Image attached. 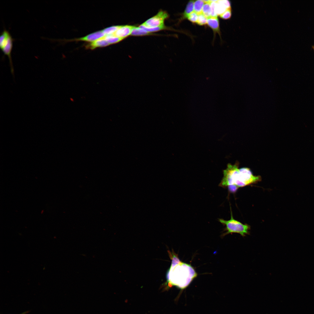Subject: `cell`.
Segmentation results:
<instances>
[{
  "instance_id": "cell-4",
  "label": "cell",
  "mask_w": 314,
  "mask_h": 314,
  "mask_svg": "<svg viewBox=\"0 0 314 314\" xmlns=\"http://www.w3.org/2000/svg\"><path fill=\"white\" fill-rule=\"evenodd\" d=\"M14 40L13 38L9 32L4 29L1 32L0 36V47L1 50L9 58L11 72L14 76V70L12 63L11 52Z\"/></svg>"
},
{
  "instance_id": "cell-23",
  "label": "cell",
  "mask_w": 314,
  "mask_h": 314,
  "mask_svg": "<svg viewBox=\"0 0 314 314\" xmlns=\"http://www.w3.org/2000/svg\"><path fill=\"white\" fill-rule=\"evenodd\" d=\"M28 313V312H27H27H24V313H22V314H25V313Z\"/></svg>"
},
{
  "instance_id": "cell-7",
  "label": "cell",
  "mask_w": 314,
  "mask_h": 314,
  "mask_svg": "<svg viewBox=\"0 0 314 314\" xmlns=\"http://www.w3.org/2000/svg\"><path fill=\"white\" fill-rule=\"evenodd\" d=\"M135 26L130 25L121 26L114 35L124 39L131 35Z\"/></svg>"
},
{
  "instance_id": "cell-11",
  "label": "cell",
  "mask_w": 314,
  "mask_h": 314,
  "mask_svg": "<svg viewBox=\"0 0 314 314\" xmlns=\"http://www.w3.org/2000/svg\"><path fill=\"white\" fill-rule=\"evenodd\" d=\"M194 1H190L187 4L184 12L182 14L181 20H183L187 18L188 15L193 12L194 10Z\"/></svg>"
},
{
  "instance_id": "cell-14",
  "label": "cell",
  "mask_w": 314,
  "mask_h": 314,
  "mask_svg": "<svg viewBox=\"0 0 314 314\" xmlns=\"http://www.w3.org/2000/svg\"><path fill=\"white\" fill-rule=\"evenodd\" d=\"M205 2L204 0H197L194 3V10L198 15L202 13V9Z\"/></svg>"
},
{
  "instance_id": "cell-12",
  "label": "cell",
  "mask_w": 314,
  "mask_h": 314,
  "mask_svg": "<svg viewBox=\"0 0 314 314\" xmlns=\"http://www.w3.org/2000/svg\"><path fill=\"white\" fill-rule=\"evenodd\" d=\"M104 38L109 45L117 43L123 40L114 34L105 35Z\"/></svg>"
},
{
  "instance_id": "cell-22",
  "label": "cell",
  "mask_w": 314,
  "mask_h": 314,
  "mask_svg": "<svg viewBox=\"0 0 314 314\" xmlns=\"http://www.w3.org/2000/svg\"><path fill=\"white\" fill-rule=\"evenodd\" d=\"M229 191L231 193H234L239 188L235 185H230L227 187Z\"/></svg>"
},
{
  "instance_id": "cell-17",
  "label": "cell",
  "mask_w": 314,
  "mask_h": 314,
  "mask_svg": "<svg viewBox=\"0 0 314 314\" xmlns=\"http://www.w3.org/2000/svg\"><path fill=\"white\" fill-rule=\"evenodd\" d=\"M139 27L150 33L165 29H167V28L164 24L159 26L153 28L146 27L142 24Z\"/></svg>"
},
{
  "instance_id": "cell-9",
  "label": "cell",
  "mask_w": 314,
  "mask_h": 314,
  "mask_svg": "<svg viewBox=\"0 0 314 314\" xmlns=\"http://www.w3.org/2000/svg\"><path fill=\"white\" fill-rule=\"evenodd\" d=\"M207 24L212 29L215 35L217 33L220 36L219 21L217 17H210L207 18Z\"/></svg>"
},
{
  "instance_id": "cell-24",
  "label": "cell",
  "mask_w": 314,
  "mask_h": 314,
  "mask_svg": "<svg viewBox=\"0 0 314 314\" xmlns=\"http://www.w3.org/2000/svg\"><path fill=\"white\" fill-rule=\"evenodd\" d=\"M312 47L313 49L314 50V45L312 46Z\"/></svg>"
},
{
  "instance_id": "cell-1",
  "label": "cell",
  "mask_w": 314,
  "mask_h": 314,
  "mask_svg": "<svg viewBox=\"0 0 314 314\" xmlns=\"http://www.w3.org/2000/svg\"><path fill=\"white\" fill-rule=\"evenodd\" d=\"M172 264L167 274V288L175 286L181 289L186 288L197 274L190 264L182 262L175 254L170 252Z\"/></svg>"
},
{
  "instance_id": "cell-10",
  "label": "cell",
  "mask_w": 314,
  "mask_h": 314,
  "mask_svg": "<svg viewBox=\"0 0 314 314\" xmlns=\"http://www.w3.org/2000/svg\"><path fill=\"white\" fill-rule=\"evenodd\" d=\"M109 45L103 38L87 44L85 47L87 49H93L97 47H105Z\"/></svg>"
},
{
  "instance_id": "cell-8",
  "label": "cell",
  "mask_w": 314,
  "mask_h": 314,
  "mask_svg": "<svg viewBox=\"0 0 314 314\" xmlns=\"http://www.w3.org/2000/svg\"><path fill=\"white\" fill-rule=\"evenodd\" d=\"M230 8L231 3L228 0H217L216 2L215 11L217 15H220Z\"/></svg>"
},
{
  "instance_id": "cell-13",
  "label": "cell",
  "mask_w": 314,
  "mask_h": 314,
  "mask_svg": "<svg viewBox=\"0 0 314 314\" xmlns=\"http://www.w3.org/2000/svg\"><path fill=\"white\" fill-rule=\"evenodd\" d=\"M150 34L144 29L139 27L135 26L131 35L133 36H142L149 35Z\"/></svg>"
},
{
  "instance_id": "cell-5",
  "label": "cell",
  "mask_w": 314,
  "mask_h": 314,
  "mask_svg": "<svg viewBox=\"0 0 314 314\" xmlns=\"http://www.w3.org/2000/svg\"><path fill=\"white\" fill-rule=\"evenodd\" d=\"M168 17V14L166 12L161 10L156 15L148 19L141 24L148 28L159 26L164 24V21Z\"/></svg>"
},
{
  "instance_id": "cell-3",
  "label": "cell",
  "mask_w": 314,
  "mask_h": 314,
  "mask_svg": "<svg viewBox=\"0 0 314 314\" xmlns=\"http://www.w3.org/2000/svg\"><path fill=\"white\" fill-rule=\"evenodd\" d=\"M231 218L229 220H227L222 219H219V222L226 226V232L223 235L234 233L239 234L244 237L249 234L250 229V226L247 224H243L234 219L231 210Z\"/></svg>"
},
{
  "instance_id": "cell-6",
  "label": "cell",
  "mask_w": 314,
  "mask_h": 314,
  "mask_svg": "<svg viewBox=\"0 0 314 314\" xmlns=\"http://www.w3.org/2000/svg\"><path fill=\"white\" fill-rule=\"evenodd\" d=\"M105 36V35L101 30L90 33L83 37L69 40V41H83L90 43L103 38Z\"/></svg>"
},
{
  "instance_id": "cell-19",
  "label": "cell",
  "mask_w": 314,
  "mask_h": 314,
  "mask_svg": "<svg viewBox=\"0 0 314 314\" xmlns=\"http://www.w3.org/2000/svg\"><path fill=\"white\" fill-rule=\"evenodd\" d=\"M187 18L193 23H197L198 18V14L195 11L193 12L188 15Z\"/></svg>"
},
{
  "instance_id": "cell-20",
  "label": "cell",
  "mask_w": 314,
  "mask_h": 314,
  "mask_svg": "<svg viewBox=\"0 0 314 314\" xmlns=\"http://www.w3.org/2000/svg\"><path fill=\"white\" fill-rule=\"evenodd\" d=\"M231 8L228 9L223 13L220 15V17L224 19L230 18L231 16Z\"/></svg>"
},
{
  "instance_id": "cell-16",
  "label": "cell",
  "mask_w": 314,
  "mask_h": 314,
  "mask_svg": "<svg viewBox=\"0 0 314 314\" xmlns=\"http://www.w3.org/2000/svg\"><path fill=\"white\" fill-rule=\"evenodd\" d=\"M121 26H113L102 30V32L105 35L114 34Z\"/></svg>"
},
{
  "instance_id": "cell-15",
  "label": "cell",
  "mask_w": 314,
  "mask_h": 314,
  "mask_svg": "<svg viewBox=\"0 0 314 314\" xmlns=\"http://www.w3.org/2000/svg\"><path fill=\"white\" fill-rule=\"evenodd\" d=\"M211 0L205 3L202 9V13L207 18L211 17V9L210 3Z\"/></svg>"
},
{
  "instance_id": "cell-2",
  "label": "cell",
  "mask_w": 314,
  "mask_h": 314,
  "mask_svg": "<svg viewBox=\"0 0 314 314\" xmlns=\"http://www.w3.org/2000/svg\"><path fill=\"white\" fill-rule=\"evenodd\" d=\"M239 163L234 165L229 163L226 169L223 171V176L219 186L223 188L235 185L238 187H245L239 168Z\"/></svg>"
},
{
  "instance_id": "cell-18",
  "label": "cell",
  "mask_w": 314,
  "mask_h": 314,
  "mask_svg": "<svg viewBox=\"0 0 314 314\" xmlns=\"http://www.w3.org/2000/svg\"><path fill=\"white\" fill-rule=\"evenodd\" d=\"M200 26L205 25L207 24V18L202 13L198 15V18L196 23Z\"/></svg>"
},
{
  "instance_id": "cell-21",
  "label": "cell",
  "mask_w": 314,
  "mask_h": 314,
  "mask_svg": "<svg viewBox=\"0 0 314 314\" xmlns=\"http://www.w3.org/2000/svg\"><path fill=\"white\" fill-rule=\"evenodd\" d=\"M217 1L211 0L210 3V6L211 9V17H217L215 9L216 2Z\"/></svg>"
}]
</instances>
